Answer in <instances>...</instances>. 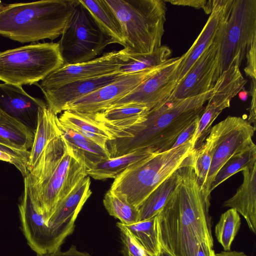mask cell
Returning a JSON list of instances; mask_svg holds the SVG:
<instances>
[{
  "instance_id": "cell-1",
  "label": "cell",
  "mask_w": 256,
  "mask_h": 256,
  "mask_svg": "<svg viewBox=\"0 0 256 256\" xmlns=\"http://www.w3.org/2000/svg\"><path fill=\"white\" fill-rule=\"evenodd\" d=\"M181 178L157 215L162 249L172 256H196L202 244L214 247L210 200L198 182L193 165L182 167Z\"/></svg>"
},
{
  "instance_id": "cell-2",
  "label": "cell",
  "mask_w": 256,
  "mask_h": 256,
  "mask_svg": "<svg viewBox=\"0 0 256 256\" xmlns=\"http://www.w3.org/2000/svg\"><path fill=\"white\" fill-rule=\"evenodd\" d=\"M212 90L184 99L172 94L150 110L140 122L126 129L108 130L114 138L106 143L111 158L145 148H154L160 152L171 149L180 134L200 117Z\"/></svg>"
},
{
  "instance_id": "cell-3",
  "label": "cell",
  "mask_w": 256,
  "mask_h": 256,
  "mask_svg": "<svg viewBox=\"0 0 256 256\" xmlns=\"http://www.w3.org/2000/svg\"><path fill=\"white\" fill-rule=\"evenodd\" d=\"M87 176L86 168L67 148L62 135L48 144L24 178L34 206L47 224L59 204Z\"/></svg>"
},
{
  "instance_id": "cell-4",
  "label": "cell",
  "mask_w": 256,
  "mask_h": 256,
  "mask_svg": "<svg viewBox=\"0 0 256 256\" xmlns=\"http://www.w3.org/2000/svg\"><path fill=\"white\" fill-rule=\"evenodd\" d=\"M74 0H42L15 3L0 10V36L22 43L61 36Z\"/></svg>"
},
{
  "instance_id": "cell-5",
  "label": "cell",
  "mask_w": 256,
  "mask_h": 256,
  "mask_svg": "<svg viewBox=\"0 0 256 256\" xmlns=\"http://www.w3.org/2000/svg\"><path fill=\"white\" fill-rule=\"evenodd\" d=\"M195 152L190 140L177 148L136 162L114 178L109 190L138 208L174 172L193 165Z\"/></svg>"
},
{
  "instance_id": "cell-6",
  "label": "cell",
  "mask_w": 256,
  "mask_h": 256,
  "mask_svg": "<svg viewBox=\"0 0 256 256\" xmlns=\"http://www.w3.org/2000/svg\"><path fill=\"white\" fill-rule=\"evenodd\" d=\"M118 18L127 54L152 52L162 45L167 8L164 0H105Z\"/></svg>"
},
{
  "instance_id": "cell-7",
  "label": "cell",
  "mask_w": 256,
  "mask_h": 256,
  "mask_svg": "<svg viewBox=\"0 0 256 256\" xmlns=\"http://www.w3.org/2000/svg\"><path fill=\"white\" fill-rule=\"evenodd\" d=\"M220 74L238 57L240 64L256 44V0H224V14L214 40Z\"/></svg>"
},
{
  "instance_id": "cell-8",
  "label": "cell",
  "mask_w": 256,
  "mask_h": 256,
  "mask_svg": "<svg viewBox=\"0 0 256 256\" xmlns=\"http://www.w3.org/2000/svg\"><path fill=\"white\" fill-rule=\"evenodd\" d=\"M64 65L58 42H42L0 52V81L37 84Z\"/></svg>"
},
{
  "instance_id": "cell-9",
  "label": "cell",
  "mask_w": 256,
  "mask_h": 256,
  "mask_svg": "<svg viewBox=\"0 0 256 256\" xmlns=\"http://www.w3.org/2000/svg\"><path fill=\"white\" fill-rule=\"evenodd\" d=\"M64 64L91 60L112 40L102 29L80 0H74L72 10L58 42Z\"/></svg>"
},
{
  "instance_id": "cell-10",
  "label": "cell",
  "mask_w": 256,
  "mask_h": 256,
  "mask_svg": "<svg viewBox=\"0 0 256 256\" xmlns=\"http://www.w3.org/2000/svg\"><path fill=\"white\" fill-rule=\"evenodd\" d=\"M181 60L182 56L170 58L157 72L106 108L142 105L151 110L156 106L169 98L176 87L178 68Z\"/></svg>"
},
{
  "instance_id": "cell-11",
  "label": "cell",
  "mask_w": 256,
  "mask_h": 256,
  "mask_svg": "<svg viewBox=\"0 0 256 256\" xmlns=\"http://www.w3.org/2000/svg\"><path fill=\"white\" fill-rule=\"evenodd\" d=\"M222 128L202 192L210 200V186L217 172L234 154L246 148L253 141L256 128L242 118L228 116L222 120Z\"/></svg>"
},
{
  "instance_id": "cell-12",
  "label": "cell",
  "mask_w": 256,
  "mask_h": 256,
  "mask_svg": "<svg viewBox=\"0 0 256 256\" xmlns=\"http://www.w3.org/2000/svg\"><path fill=\"white\" fill-rule=\"evenodd\" d=\"M126 61L123 50H113L86 62L64 64L48 75L38 86L44 91L72 82L100 76L118 72Z\"/></svg>"
},
{
  "instance_id": "cell-13",
  "label": "cell",
  "mask_w": 256,
  "mask_h": 256,
  "mask_svg": "<svg viewBox=\"0 0 256 256\" xmlns=\"http://www.w3.org/2000/svg\"><path fill=\"white\" fill-rule=\"evenodd\" d=\"M163 65L122 76L113 82L68 104L64 108V111L70 110L92 114L100 112L130 93Z\"/></svg>"
},
{
  "instance_id": "cell-14",
  "label": "cell",
  "mask_w": 256,
  "mask_h": 256,
  "mask_svg": "<svg viewBox=\"0 0 256 256\" xmlns=\"http://www.w3.org/2000/svg\"><path fill=\"white\" fill-rule=\"evenodd\" d=\"M220 76L218 46L214 40L178 83L172 95L184 99L206 93L213 88Z\"/></svg>"
},
{
  "instance_id": "cell-15",
  "label": "cell",
  "mask_w": 256,
  "mask_h": 256,
  "mask_svg": "<svg viewBox=\"0 0 256 256\" xmlns=\"http://www.w3.org/2000/svg\"><path fill=\"white\" fill-rule=\"evenodd\" d=\"M18 210L22 232L28 244L38 255L52 253L60 249L43 216L36 210L25 178Z\"/></svg>"
},
{
  "instance_id": "cell-16",
  "label": "cell",
  "mask_w": 256,
  "mask_h": 256,
  "mask_svg": "<svg viewBox=\"0 0 256 256\" xmlns=\"http://www.w3.org/2000/svg\"><path fill=\"white\" fill-rule=\"evenodd\" d=\"M88 176L81 180L56 208L48 224L58 246L72 234L76 220L92 194Z\"/></svg>"
},
{
  "instance_id": "cell-17",
  "label": "cell",
  "mask_w": 256,
  "mask_h": 256,
  "mask_svg": "<svg viewBox=\"0 0 256 256\" xmlns=\"http://www.w3.org/2000/svg\"><path fill=\"white\" fill-rule=\"evenodd\" d=\"M46 106L41 99L29 95L22 86L0 83V110L16 118L34 134L40 108Z\"/></svg>"
},
{
  "instance_id": "cell-18",
  "label": "cell",
  "mask_w": 256,
  "mask_h": 256,
  "mask_svg": "<svg viewBox=\"0 0 256 256\" xmlns=\"http://www.w3.org/2000/svg\"><path fill=\"white\" fill-rule=\"evenodd\" d=\"M122 76L124 75L116 72L100 76L72 82L42 92L48 108L57 115L63 112L68 104L113 82Z\"/></svg>"
},
{
  "instance_id": "cell-19",
  "label": "cell",
  "mask_w": 256,
  "mask_h": 256,
  "mask_svg": "<svg viewBox=\"0 0 256 256\" xmlns=\"http://www.w3.org/2000/svg\"><path fill=\"white\" fill-rule=\"evenodd\" d=\"M224 0H213L212 10L200 33L189 50L182 56L177 73L178 82L186 74L205 50L214 41L224 14Z\"/></svg>"
},
{
  "instance_id": "cell-20",
  "label": "cell",
  "mask_w": 256,
  "mask_h": 256,
  "mask_svg": "<svg viewBox=\"0 0 256 256\" xmlns=\"http://www.w3.org/2000/svg\"><path fill=\"white\" fill-rule=\"evenodd\" d=\"M243 182L236 193L223 206L234 209L245 219L250 230L256 234V163L242 171Z\"/></svg>"
},
{
  "instance_id": "cell-21",
  "label": "cell",
  "mask_w": 256,
  "mask_h": 256,
  "mask_svg": "<svg viewBox=\"0 0 256 256\" xmlns=\"http://www.w3.org/2000/svg\"><path fill=\"white\" fill-rule=\"evenodd\" d=\"M60 126L67 148L84 166L86 171L92 169L100 162L111 158L108 148L100 146L74 130L60 124Z\"/></svg>"
},
{
  "instance_id": "cell-22",
  "label": "cell",
  "mask_w": 256,
  "mask_h": 256,
  "mask_svg": "<svg viewBox=\"0 0 256 256\" xmlns=\"http://www.w3.org/2000/svg\"><path fill=\"white\" fill-rule=\"evenodd\" d=\"M34 134V140L27 163L28 171L33 168L48 144L62 134L57 115L50 110L47 106L38 109L37 126Z\"/></svg>"
},
{
  "instance_id": "cell-23",
  "label": "cell",
  "mask_w": 256,
  "mask_h": 256,
  "mask_svg": "<svg viewBox=\"0 0 256 256\" xmlns=\"http://www.w3.org/2000/svg\"><path fill=\"white\" fill-rule=\"evenodd\" d=\"M58 118L62 126L78 132L105 148H108L107 142L114 140L104 126L90 114L66 110Z\"/></svg>"
},
{
  "instance_id": "cell-24",
  "label": "cell",
  "mask_w": 256,
  "mask_h": 256,
  "mask_svg": "<svg viewBox=\"0 0 256 256\" xmlns=\"http://www.w3.org/2000/svg\"><path fill=\"white\" fill-rule=\"evenodd\" d=\"M150 110L142 105H128L108 108L90 114L108 131L126 129L140 122Z\"/></svg>"
},
{
  "instance_id": "cell-25",
  "label": "cell",
  "mask_w": 256,
  "mask_h": 256,
  "mask_svg": "<svg viewBox=\"0 0 256 256\" xmlns=\"http://www.w3.org/2000/svg\"><path fill=\"white\" fill-rule=\"evenodd\" d=\"M160 152L152 148L136 150L126 154L106 160L86 171L88 176L96 180L114 178L130 166Z\"/></svg>"
},
{
  "instance_id": "cell-26",
  "label": "cell",
  "mask_w": 256,
  "mask_h": 256,
  "mask_svg": "<svg viewBox=\"0 0 256 256\" xmlns=\"http://www.w3.org/2000/svg\"><path fill=\"white\" fill-rule=\"evenodd\" d=\"M34 136L30 129L0 110V144L18 150H29Z\"/></svg>"
},
{
  "instance_id": "cell-27",
  "label": "cell",
  "mask_w": 256,
  "mask_h": 256,
  "mask_svg": "<svg viewBox=\"0 0 256 256\" xmlns=\"http://www.w3.org/2000/svg\"><path fill=\"white\" fill-rule=\"evenodd\" d=\"M181 168L157 186L138 206V222L156 216L161 211L180 180Z\"/></svg>"
},
{
  "instance_id": "cell-28",
  "label": "cell",
  "mask_w": 256,
  "mask_h": 256,
  "mask_svg": "<svg viewBox=\"0 0 256 256\" xmlns=\"http://www.w3.org/2000/svg\"><path fill=\"white\" fill-rule=\"evenodd\" d=\"M80 0L114 43L124 46L125 40L120 24L105 0Z\"/></svg>"
},
{
  "instance_id": "cell-29",
  "label": "cell",
  "mask_w": 256,
  "mask_h": 256,
  "mask_svg": "<svg viewBox=\"0 0 256 256\" xmlns=\"http://www.w3.org/2000/svg\"><path fill=\"white\" fill-rule=\"evenodd\" d=\"M222 128V122L212 126L204 142L195 152L193 168L202 190Z\"/></svg>"
},
{
  "instance_id": "cell-30",
  "label": "cell",
  "mask_w": 256,
  "mask_h": 256,
  "mask_svg": "<svg viewBox=\"0 0 256 256\" xmlns=\"http://www.w3.org/2000/svg\"><path fill=\"white\" fill-rule=\"evenodd\" d=\"M172 54V50L166 46H162L156 50L148 54H126L127 61L118 72L121 75H126L157 68L164 64Z\"/></svg>"
},
{
  "instance_id": "cell-31",
  "label": "cell",
  "mask_w": 256,
  "mask_h": 256,
  "mask_svg": "<svg viewBox=\"0 0 256 256\" xmlns=\"http://www.w3.org/2000/svg\"><path fill=\"white\" fill-rule=\"evenodd\" d=\"M124 226L150 254L153 256H160L162 248L160 242L157 216L147 220Z\"/></svg>"
},
{
  "instance_id": "cell-32",
  "label": "cell",
  "mask_w": 256,
  "mask_h": 256,
  "mask_svg": "<svg viewBox=\"0 0 256 256\" xmlns=\"http://www.w3.org/2000/svg\"><path fill=\"white\" fill-rule=\"evenodd\" d=\"M256 163V146L252 142L245 148L234 154L220 168L210 186L209 194H210L215 188L231 176Z\"/></svg>"
},
{
  "instance_id": "cell-33",
  "label": "cell",
  "mask_w": 256,
  "mask_h": 256,
  "mask_svg": "<svg viewBox=\"0 0 256 256\" xmlns=\"http://www.w3.org/2000/svg\"><path fill=\"white\" fill-rule=\"evenodd\" d=\"M241 224L238 213L234 208H230L220 216L215 226V236L224 251H230L234 240Z\"/></svg>"
},
{
  "instance_id": "cell-34",
  "label": "cell",
  "mask_w": 256,
  "mask_h": 256,
  "mask_svg": "<svg viewBox=\"0 0 256 256\" xmlns=\"http://www.w3.org/2000/svg\"><path fill=\"white\" fill-rule=\"evenodd\" d=\"M103 202L108 214L124 224H132L139 220L138 208L117 196L109 190L106 193Z\"/></svg>"
},
{
  "instance_id": "cell-35",
  "label": "cell",
  "mask_w": 256,
  "mask_h": 256,
  "mask_svg": "<svg viewBox=\"0 0 256 256\" xmlns=\"http://www.w3.org/2000/svg\"><path fill=\"white\" fill-rule=\"evenodd\" d=\"M120 230L124 256H153L146 252L120 222L116 223Z\"/></svg>"
},
{
  "instance_id": "cell-36",
  "label": "cell",
  "mask_w": 256,
  "mask_h": 256,
  "mask_svg": "<svg viewBox=\"0 0 256 256\" xmlns=\"http://www.w3.org/2000/svg\"><path fill=\"white\" fill-rule=\"evenodd\" d=\"M165 2L172 4L189 6L197 8H202L206 14H210L213 6V0H164Z\"/></svg>"
},
{
  "instance_id": "cell-37",
  "label": "cell",
  "mask_w": 256,
  "mask_h": 256,
  "mask_svg": "<svg viewBox=\"0 0 256 256\" xmlns=\"http://www.w3.org/2000/svg\"><path fill=\"white\" fill-rule=\"evenodd\" d=\"M246 66L244 71L250 80H256V44H254L246 55Z\"/></svg>"
},
{
  "instance_id": "cell-38",
  "label": "cell",
  "mask_w": 256,
  "mask_h": 256,
  "mask_svg": "<svg viewBox=\"0 0 256 256\" xmlns=\"http://www.w3.org/2000/svg\"><path fill=\"white\" fill-rule=\"evenodd\" d=\"M200 118L193 121L180 134L172 148H177L191 139L196 128Z\"/></svg>"
},
{
  "instance_id": "cell-39",
  "label": "cell",
  "mask_w": 256,
  "mask_h": 256,
  "mask_svg": "<svg viewBox=\"0 0 256 256\" xmlns=\"http://www.w3.org/2000/svg\"><path fill=\"white\" fill-rule=\"evenodd\" d=\"M0 150L19 159L26 164L30 156V150H16L7 146L0 144Z\"/></svg>"
},
{
  "instance_id": "cell-40",
  "label": "cell",
  "mask_w": 256,
  "mask_h": 256,
  "mask_svg": "<svg viewBox=\"0 0 256 256\" xmlns=\"http://www.w3.org/2000/svg\"><path fill=\"white\" fill-rule=\"evenodd\" d=\"M36 256H92L86 252H82L78 250L76 246L72 245L66 251L62 252L60 249L56 252L46 254H45L38 255Z\"/></svg>"
},
{
  "instance_id": "cell-41",
  "label": "cell",
  "mask_w": 256,
  "mask_h": 256,
  "mask_svg": "<svg viewBox=\"0 0 256 256\" xmlns=\"http://www.w3.org/2000/svg\"><path fill=\"white\" fill-rule=\"evenodd\" d=\"M196 256H216L213 247L206 244H202L198 248Z\"/></svg>"
},
{
  "instance_id": "cell-42",
  "label": "cell",
  "mask_w": 256,
  "mask_h": 256,
  "mask_svg": "<svg viewBox=\"0 0 256 256\" xmlns=\"http://www.w3.org/2000/svg\"><path fill=\"white\" fill-rule=\"evenodd\" d=\"M216 256H249L244 252L237 251H222L216 254Z\"/></svg>"
},
{
  "instance_id": "cell-43",
  "label": "cell",
  "mask_w": 256,
  "mask_h": 256,
  "mask_svg": "<svg viewBox=\"0 0 256 256\" xmlns=\"http://www.w3.org/2000/svg\"><path fill=\"white\" fill-rule=\"evenodd\" d=\"M240 98L242 100H246L249 94L248 92L243 89L238 94Z\"/></svg>"
},
{
  "instance_id": "cell-44",
  "label": "cell",
  "mask_w": 256,
  "mask_h": 256,
  "mask_svg": "<svg viewBox=\"0 0 256 256\" xmlns=\"http://www.w3.org/2000/svg\"><path fill=\"white\" fill-rule=\"evenodd\" d=\"M160 256H172L170 253L167 252L166 251L162 249L161 252Z\"/></svg>"
},
{
  "instance_id": "cell-45",
  "label": "cell",
  "mask_w": 256,
  "mask_h": 256,
  "mask_svg": "<svg viewBox=\"0 0 256 256\" xmlns=\"http://www.w3.org/2000/svg\"><path fill=\"white\" fill-rule=\"evenodd\" d=\"M1 2H2L0 0V10L1 6H2Z\"/></svg>"
}]
</instances>
